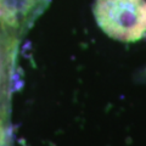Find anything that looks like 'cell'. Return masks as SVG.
Here are the masks:
<instances>
[{
    "label": "cell",
    "mask_w": 146,
    "mask_h": 146,
    "mask_svg": "<svg viewBox=\"0 0 146 146\" xmlns=\"http://www.w3.org/2000/svg\"><path fill=\"white\" fill-rule=\"evenodd\" d=\"M93 12L110 38L134 43L146 36V0H95Z\"/></svg>",
    "instance_id": "cell-1"
},
{
    "label": "cell",
    "mask_w": 146,
    "mask_h": 146,
    "mask_svg": "<svg viewBox=\"0 0 146 146\" xmlns=\"http://www.w3.org/2000/svg\"><path fill=\"white\" fill-rule=\"evenodd\" d=\"M143 77H144V79L146 80V70H145V71L143 72Z\"/></svg>",
    "instance_id": "cell-2"
},
{
    "label": "cell",
    "mask_w": 146,
    "mask_h": 146,
    "mask_svg": "<svg viewBox=\"0 0 146 146\" xmlns=\"http://www.w3.org/2000/svg\"><path fill=\"white\" fill-rule=\"evenodd\" d=\"M0 146H5V145H4V143H0Z\"/></svg>",
    "instance_id": "cell-3"
}]
</instances>
